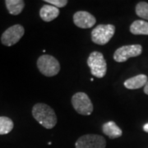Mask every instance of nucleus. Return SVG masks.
Masks as SVG:
<instances>
[{"label":"nucleus","mask_w":148,"mask_h":148,"mask_svg":"<svg viewBox=\"0 0 148 148\" xmlns=\"http://www.w3.org/2000/svg\"><path fill=\"white\" fill-rule=\"evenodd\" d=\"M136 14L139 17L148 21V3L146 2H140L135 8Z\"/></svg>","instance_id":"16"},{"label":"nucleus","mask_w":148,"mask_h":148,"mask_svg":"<svg viewBox=\"0 0 148 148\" xmlns=\"http://www.w3.org/2000/svg\"><path fill=\"white\" fill-rule=\"evenodd\" d=\"M130 32L133 35L148 36V22L143 20L134 21L130 26Z\"/></svg>","instance_id":"14"},{"label":"nucleus","mask_w":148,"mask_h":148,"mask_svg":"<svg viewBox=\"0 0 148 148\" xmlns=\"http://www.w3.org/2000/svg\"><path fill=\"white\" fill-rule=\"evenodd\" d=\"M76 148H106V141L104 137L97 134H86L77 139Z\"/></svg>","instance_id":"7"},{"label":"nucleus","mask_w":148,"mask_h":148,"mask_svg":"<svg viewBox=\"0 0 148 148\" xmlns=\"http://www.w3.org/2000/svg\"><path fill=\"white\" fill-rule=\"evenodd\" d=\"M143 130L146 132H148V123H146V124L143 126Z\"/></svg>","instance_id":"19"},{"label":"nucleus","mask_w":148,"mask_h":148,"mask_svg":"<svg viewBox=\"0 0 148 148\" xmlns=\"http://www.w3.org/2000/svg\"><path fill=\"white\" fill-rule=\"evenodd\" d=\"M115 33V27L112 24H101L91 32V40L99 45H105L109 42Z\"/></svg>","instance_id":"4"},{"label":"nucleus","mask_w":148,"mask_h":148,"mask_svg":"<svg viewBox=\"0 0 148 148\" xmlns=\"http://www.w3.org/2000/svg\"><path fill=\"white\" fill-rule=\"evenodd\" d=\"M59 15L58 8L50 5L45 4L40 10V16L44 21L49 22L57 18Z\"/></svg>","instance_id":"11"},{"label":"nucleus","mask_w":148,"mask_h":148,"mask_svg":"<svg viewBox=\"0 0 148 148\" xmlns=\"http://www.w3.org/2000/svg\"><path fill=\"white\" fill-rule=\"evenodd\" d=\"M143 53V47L141 45H123L117 49L114 53V59L118 63H123L128 58L138 57Z\"/></svg>","instance_id":"6"},{"label":"nucleus","mask_w":148,"mask_h":148,"mask_svg":"<svg viewBox=\"0 0 148 148\" xmlns=\"http://www.w3.org/2000/svg\"><path fill=\"white\" fill-rule=\"evenodd\" d=\"M74 110L82 115H90L93 112V105L89 96L84 92L75 93L72 97Z\"/></svg>","instance_id":"5"},{"label":"nucleus","mask_w":148,"mask_h":148,"mask_svg":"<svg viewBox=\"0 0 148 148\" xmlns=\"http://www.w3.org/2000/svg\"><path fill=\"white\" fill-rule=\"evenodd\" d=\"M102 132L110 139L120 138L123 132L114 121H109L102 125Z\"/></svg>","instance_id":"12"},{"label":"nucleus","mask_w":148,"mask_h":148,"mask_svg":"<svg viewBox=\"0 0 148 148\" xmlns=\"http://www.w3.org/2000/svg\"><path fill=\"white\" fill-rule=\"evenodd\" d=\"M147 82V76L145 74H139L126 80L123 85L128 90H137L145 86Z\"/></svg>","instance_id":"10"},{"label":"nucleus","mask_w":148,"mask_h":148,"mask_svg":"<svg viewBox=\"0 0 148 148\" xmlns=\"http://www.w3.org/2000/svg\"><path fill=\"white\" fill-rule=\"evenodd\" d=\"M87 65L90 68V73L95 77L102 78L107 72V64L104 55L98 51L90 53L87 58Z\"/></svg>","instance_id":"3"},{"label":"nucleus","mask_w":148,"mask_h":148,"mask_svg":"<svg viewBox=\"0 0 148 148\" xmlns=\"http://www.w3.org/2000/svg\"><path fill=\"white\" fill-rule=\"evenodd\" d=\"M32 115L43 127L51 129L57 123V116L53 109L46 104L37 103L32 108Z\"/></svg>","instance_id":"1"},{"label":"nucleus","mask_w":148,"mask_h":148,"mask_svg":"<svg viewBox=\"0 0 148 148\" xmlns=\"http://www.w3.org/2000/svg\"><path fill=\"white\" fill-rule=\"evenodd\" d=\"M5 4L8 12L14 16L19 15L25 8L23 0H6Z\"/></svg>","instance_id":"13"},{"label":"nucleus","mask_w":148,"mask_h":148,"mask_svg":"<svg viewBox=\"0 0 148 148\" xmlns=\"http://www.w3.org/2000/svg\"><path fill=\"white\" fill-rule=\"evenodd\" d=\"M25 29L21 25L16 24L9 27L2 34L1 42L6 46H12L16 45L24 36Z\"/></svg>","instance_id":"8"},{"label":"nucleus","mask_w":148,"mask_h":148,"mask_svg":"<svg viewBox=\"0 0 148 148\" xmlns=\"http://www.w3.org/2000/svg\"><path fill=\"white\" fill-rule=\"evenodd\" d=\"M45 3H50V5L53 6L57 8H59L65 7L69 2L67 0H45Z\"/></svg>","instance_id":"17"},{"label":"nucleus","mask_w":148,"mask_h":148,"mask_svg":"<svg viewBox=\"0 0 148 148\" xmlns=\"http://www.w3.org/2000/svg\"><path fill=\"white\" fill-rule=\"evenodd\" d=\"M74 24L79 28L88 29L91 28L96 22L95 17L90 12L86 11H78L73 15Z\"/></svg>","instance_id":"9"},{"label":"nucleus","mask_w":148,"mask_h":148,"mask_svg":"<svg viewBox=\"0 0 148 148\" xmlns=\"http://www.w3.org/2000/svg\"><path fill=\"white\" fill-rule=\"evenodd\" d=\"M13 122L10 118L6 116L0 117V135L8 134L13 128Z\"/></svg>","instance_id":"15"},{"label":"nucleus","mask_w":148,"mask_h":148,"mask_svg":"<svg viewBox=\"0 0 148 148\" xmlns=\"http://www.w3.org/2000/svg\"><path fill=\"white\" fill-rule=\"evenodd\" d=\"M144 93L148 95V82H147V84L145 85V86H144Z\"/></svg>","instance_id":"18"},{"label":"nucleus","mask_w":148,"mask_h":148,"mask_svg":"<svg viewBox=\"0 0 148 148\" xmlns=\"http://www.w3.org/2000/svg\"><path fill=\"white\" fill-rule=\"evenodd\" d=\"M37 68L45 77H54L60 71V64L53 56L44 54L37 59Z\"/></svg>","instance_id":"2"}]
</instances>
